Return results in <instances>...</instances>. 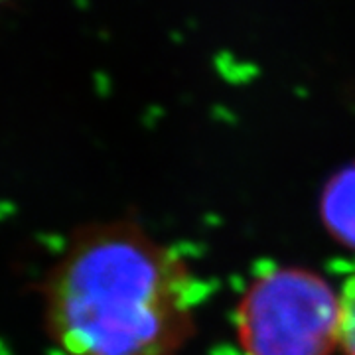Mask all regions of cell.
<instances>
[{
  "instance_id": "cell-3",
  "label": "cell",
  "mask_w": 355,
  "mask_h": 355,
  "mask_svg": "<svg viewBox=\"0 0 355 355\" xmlns=\"http://www.w3.org/2000/svg\"><path fill=\"white\" fill-rule=\"evenodd\" d=\"M326 216L336 235L355 247V180L334 190L326 203Z\"/></svg>"
},
{
  "instance_id": "cell-2",
  "label": "cell",
  "mask_w": 355,
  "mask_h": 355,
  "mask_svg": "<svg viewBox=\"0 0 355 355\" xmlns=\"http://www.w3.org/2000/svg\"><path fill=\"white\" fill-rule=\"evenodd\" d=\"M340 320V294L320 275L277 268L243 296L237 331L247 355H331Z\"/></svg>"
},
{
  "instance_id": "cell-4",
  "label": "cell",
  "mask_w": 355,
  "mask_h": 355,
  "mask_svg": "<svg viewBox=\"0 0 355 355\" xmlns=\"http://www.w3.org/2000/svg\"><path fill=\"white\" fill-rule=\"evenodd\" d=\"M342 320H340V347L345 355H355V275L340 292Z\"/></svg>"
},
{
  "instance_id": "cell-1",
  "label": "cell",
  "mask_w": 355,
  "mask_h": 355,
  "mask_svg": "<svg viewBox=\"0 0 355 355\" xmlns=\"http://www.w3.org/2000/svg\"><path fill=\"white\" fill-rule=\"evenodd\" d=\"M64 355H178L193 334V280L170 247L128 219L79 227L46 284Z\"/></svg>"
}]
</instances>
